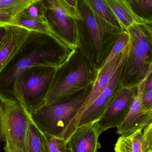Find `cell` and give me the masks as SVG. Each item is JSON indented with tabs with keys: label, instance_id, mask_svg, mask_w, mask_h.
<instances>
[{
	"label": "cell",
	"instance_id": "obj_3",
	"mask_svg": "<svg viewBox=\"0 0 152 152\" xmlns=\"http://www.w3.org/2000/svg\"><path fill=\"white\" fill-rule=\"evenodd\" d=\"M98 70L78 48L71 58L56 71L48 90L45 104L64 101L92 88Z\"/></svg>",
	"mask_w": 152,
	"mask_h": 152
},
{
	"label": "cell",
	"instance_id": "obj_14",
	"mask_svg": "<svg viewBox=\"0 0 152 152\" xmlns=\"http://www.w3.org/2000/svg\"><path fill=\"white\" fill-rule=\"evenodd\" d=\"M99 136L94 124H91L76 128L67 141L72 152H97Z\"/></svg>",
	"mask_w": 152,
	"mask_h": 152
},
{
	"label": "cell",
	"instance_id": "obj_18",
	"mask_svg": "<svg viewBox=\"0 0 152 152\" xmlns=\"http://www.w3.org/2000/svg\"><path fill=\"white\" fill-rule=\"evenodd\" d=\"M142 130L140 129L130 135L120 136L115 145V152H149Z\"/></svg>",
	"mask_w": 152,
	"mask_h": 152
},
{
	"label": "cell",
	"instance_id": "obj_12",
	"mask_svg": "<svg viewBox=\"0 0 152 152\" xmlns=\"http://www.w3.org/2000/svg\"><path fill=\"white\" fill-rule=\"evenodd\" d=\"M147 78L138 86L137 96L125 120L117 128V134L121 136L130 135L137 130L145 129L152 122V113L146 109L143 104Z\"/></svg>",
	"mask_w": 152,
	"mask_h": 152
},
{
	"label": "cell",
	"instance_id": "obj_29",
	"mask_svg": "<svg viewBox=\"0 0 152 152\" xmlns=\"http://www.w3.org/2000/svg\"></svg>",
	"mask_w": 152,
	"mask_h": 152
},
{
	"label": "cell",
	"instance_id": "obj_15",
	"mask_svg": "<svg viewBox=\"0 0 152 152\" xmlns=\"http://www.w3.org/2000/svg\"><path fill=\"white\" fill-rule=\"evenodd\" d=\"M10 25L20 26L34 32L49 36L60 46L68 50L73 51L76 50L57 32L49 20L46 22H39L30 17L24 11Z\"/></svg>",
	"mask_w": 152,
	"mask_h": 152
},
{
	"label": "cell",
	"instance_id": "obj_6",
	"mask_svg": "<svg viewBox=\"0 0 152 152\" xmlns=\"http://www.w3.org/2000/svg\"><path fill=\"white\" fill-rule=\"evenodd\" d=\"M91 88L64 101L44 105L30 115L32 121L44 133L61 138L82 107Z\"/></svg>",
	"mask_w": 152,
	"mask_h": 152
},
{
	"label": "cell",
	"instance_id": "obj_20",
	"mask_svg": "<svg viewBox=\"0 0 152 152\" xmlns=\"http://www.w3.org/2000/svg\"><path fill=\"white\" fill-rule=\"evenodd\" d=\"M88 1L93 9L106 22L113 27L123 31L120 22L105 0H88Z\"/></svg>",
	"mask_w": 152,
	"mask_h": 152
},
{
	"label": "cell",
	"instance_id": "obj_7",
	"mask_svg": "<svg viewBox=\"0 0 152 152\" xmlns=\"http://www.w3.org/2000/svg\"><path fill=\"white\" fill-rule=\"evenodd\" d=\"M57 69L47 67L28 69L13 84L9 92L22 103L31 115L45 104L50 84Z\"/></svg>",
	"mask_w": 152,
	"mask_h": 152
},
{
	"label": "cell",
	"instance_id": "obj_19",
	"mask_svg": "<svg viewBox=\"0 0 152 152\" xmlns=\"http://www.w3.org/2000/svg\"><path fill=\"white\" fill-rule=\"evenodd\" d=\"M26 152H44L42 133L31 120L26 133Z\"/></svg>",
	"mask_w": 152,
	"mask_h": 152
},
{
	"label": "cell",
	"instance_id": "obj_9",
	"mask_svg": "<svg viewBox=\"0 0 152 152\" xmlns=\"http://www.w3.org/2000/svg\"><path fill=\"white\" fill-rule=\"evenodd\" d=\"M137 91V88H122L119 85L104 113L94 123L99 136L105 131L117 128L121 124L129 112Z\"/></svg>",
	"mask_w": 152,
	"mask_h": 152
},
{
	"label": "cell",
	"instance_id": "obj_28",
	"mask_svg": "<svg viewBox=\"0 0 152 152\" xmlns=\"http://www.w3.org/2000/svg\"><path fill=\"white\" fill-rule=\"evenodd\" d=\"M150 30V31H151V34H152V31H151V30Z\"/></svg>",
	"mask_w": 152,
	"mask_h": 152
},
{
	"label": "cell",
	"instance_id": "obj_23",
	"mask_svg": "<svg viewBox=\"0 0 152 152\" xmlns=\"http://www.w3.org/2000/svg\"><path fill=\"white\" fill-rule=\"evenodd\" d=\"M129 34L128 32L124 31L122 33L120 38L115 44L109 56L104 60V63L98 70L103 69L109 63H111L115 58V57L117 56L125 48V47L129 43Z\"/></svg>",
	"mask_w": 152,
	"mask_h": 152
},
{
	"label": "cell",
	"instance_id": "obj_27",
	"mask_svg": "<svg viewBox=\"0 0 152 152\" xmlns=\"http://www.w3.org/2000/svg\"><path fill=\"white\" fill-rule=\"evenodd\" d=\"M143 24L149 30L152 31V23H146Z\"/></svg>",
	"mask_w": 152,
	"mask_h": 152
},
{
	"label": "cell",
	"instance_id": "obj_10",
	"mask_svg": "<svg viewBox=\"0 0 152 152\" xmlns=\"http://www.w3.org/2000/svg\"><path fill=\"white\" fill-rule=\"evenodd\" d=\"M129 43L115 58L103 69L98 70L97 75L92 85L91 90L86 101L75 117L71 124L67 127L61 138L67 140L75 131L78 121L84 111L93 103L97 98L112 80L113 77L121 65L124 62L129 53Z\"/></svg>",
	"mask_w": 152,
	"mask_h": 152
},
{
	"label": "cell",
	"instance_id": "obj_26",
	"mask_svg": "<svg viewBox=\"0 0 152 152\" xmlns=\"http://www.w3.org/2000/svg\"><path fill=\"white\" fill-rule=\"evenodd\" d=\"M152 90V70L149 75H148L146 81L145 86V92L144 93L149 91Z\"/></svg>",
	"mask_w": 152,
	"mask_h": 152
},
{
	"label": "cell",
	"instance_id": "obj_17",
	"mask_svg": "<svg viewBox=\"0 0 152 152\" xmlns=\"http://www.w3.org/2000/svg\"><path fill=\"white\" fill-rule=\"evenodd\" d=\"M121 24L123 31H127L133 26L143 24L135 15L129 0H105Z\"/></svg>",
	"mask_w": 152,
	"mask_h": 152
},
{
	"label": "cell",
	"instance_id": "obj_5",
	"mask_svg": "<svg viewBox=\"0 0 152 152\" xmlns=\"http://www.w3.org/2000/svg\"><path fill=\"white\" fill-rule=\"evenodd\" d=\"M31 119L22 103L1 92L0 131L5 152H26V133Z\"/></svg>",
	"mask_w": 152,
	"mask_h": 152
},
{
	"label": "cell",
	"instance_id": "obj_13",
	"mask_svg": "<svg viewBox=\"0 0 152 152\" xmlns=\"http://www.w3.org/2000/svg\"><path fill=\"white\" fill-rule=\"evenodd\" d=\"M124 63V62L118 68L107 87L84 111L78 121L76 129L83 125L95 123L101 118L118 88L119 80Z\"/></svg>",
	"mask_w": 152,
	"mask_h": 152
},
{
	"label": "cell",
	"instance_id": "obj_22",
	"mask_svg": "<svg viewBox=\"0 0 152 152\" xmlns=\"http://www.w3.org/2000/svg\"><path fill=\"white\" fill-rule=\"evenodd\" d=\"M42 135L44 152H72L67 140L47 133H42Z\"/></svg>",
	"mask_w": 152,
	"mask_h": 152
},
{
	"label": "cell",
	"instance_id": "obj_21",
	"mask_svg": "<svg viewBox=\"0 0 152 152\" xmlns=\"http://www.w3.org/2000/svg\"><path fill=\"white\" fill-rule=\"evenodd\" d=\"M135 15L143 23H152V0H129Z\"/></svg>",
	"mask_w": 152,
	"mask_h": 152
},
{
	"label": "cell",
	"instance_id": "obj_4",
	"mask_svg": "<svg viewBox=\"0 0 152 152\" xmlns=\"http://www.w3.org/2000/svg\"><path fill=\"white\" fill-rule=\"evenodd\" d=\"M129 50L124 61L119 85L137 88L148 77L152 70V35L144 24L129 29Z\"/></svg>",
	"mask_w": 152,
	"mask_h": 152
},
{
	"label": "cell",
	"instance_id": "obj_24",
	"mask_svg": "<svg viewBox=\"0 0 152 152\" xmlns=\"http://www.w3.org/2000/svg\"><path fill=\"white\" fill-rule=\"evenodd\" d=\"M149 152H152V122L144 129L143 132Z\"/></svg>",
	"mask_w": 152,
	"mask_h": 152
},
{
	"label": "cell",
	"instance_id": "obj_11",
	"mask_svg": "<svg viewBox=\"0 0 152 152\" xmlns=\"http://www.w3.org/2000/svg\"><path fill=\"white\" fill-rule=\"evenodd\" d=\"M33 32L17 25L1 27L0 72L23 51Z\"/></svg>",
	"mask_w": 152,
	"mask_h": 152
},
{
	"label": "cell",
	"instance_id": "obj_2",
	"mask_svg": "<svg viewBox=\"0 0 152 152\" xmlns=\"http://www.w3.org/2000/svg\"><path fill=\"white\" fill-rule=\"evenodd\" d=\"M84 31L79 48L98 70L124 31L113 27L93 9L88 0L79 1Z\"/></svg>",
	"mask_w": 152,
	"mask_h": 152
},
{
	"label": "cell",
	"instance_id": "obj_25",
	"mask_svg": "<svg viewBox=\"0 0 152 152\" xmlns=\"http://www.w3.org/2000/svg\"><path fill=\"white\" fill-rule=\"evenodd\" d=\"M143 104L146 109L152 113V90L144 93Z\"/></svg>",
	"mask_w": 152,
	"mask_h": 152
},
{
	"label": "cell",
	"instance_id": "obj_16",
	"mask_svg": "<svg viewBox=\"0 0 152 152\" xmlns=\"http://www.w3.org/2000/svg\"><path fill=\"white\" fill-rule=\"evenodd\" d=\"M39 0H0V27L12 23Z\"/></svg>",
	"mask_w": 152,
	"mask_h": 152
},
{
	"label": "cell",
	"instance_id": "obj_8",
	"mask_svg": "<svg viewBox=\"0 0 152 152\" xmlns=\"http://www.w3.org/2000/svg\"><path fill=\"white\" fill-rule=\"evenodd\" d=\"M46 14L57 32L75 49L80 42L81 23L83 20L77 0L43 1Z\"/></svg>",
	"mask_w": 152,
	"mask_h": 152
},
{
	"label": "cell",
	"instance_id": "obj_1",
	"mask_svg": "<svg viewBox=\"0 0 152 152\" xmlns=\"http://www.w3.org/2000/svg\"><path fill=\"white\" fill-rule=\"evenodd\" d=\"M77 49L68 50L49 36L33 33L23 51L1 72V89L12 87L28 69L36 67L58 69L71 58Z\"/></svg>",
	"mask_w": 152,
	"mask_h": 152
}]
</instances>
